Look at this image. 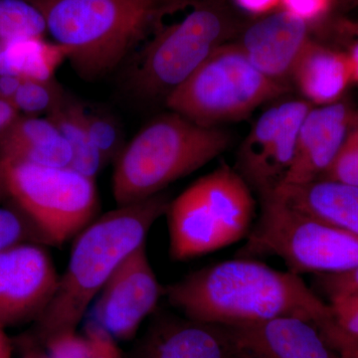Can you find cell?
Instances as JSON below:
<instances>
[{"label":"cell","mask_w":358,"mask_h":358,"mask_svg":"<svg viewBox=\"0 0 358 358\" xmlns=\"http://www.w3.org/2000/svg\"><path fill=\"white\" fill-rule=\"evenodd\" d=\"M43 15L47 33L65 47L87 82L119 70L166 16L197 0H27Z\"/></svg>","instance_id":"cell-2"},{"label":"cell","mask_w":358,"mask_h":358,"mask_svg":"<svg viewBox=\"0 0 358 358\" xmlns=\"http://www.w3.org/2000/svg\"><path fill=\"white\" fill-rule=\"evenodd\" d=\"M138 358H245L225 326L162 313L141 343Z\"/></svg>","instance_id":"cell-16"},{"label":"cell","mask_w":358,"mask_h":358,"mask_svg":"<svg viewBox=\"0 0 358 358\" xmlns=\"http://www.w3.org/2000/svg\"><path fill=\"white\" fill-rule=\"evenodd\" d=\"M336 0H281V8L312 23L327 13Z\"/></svg>","instance_id":"cell-28"},{"label":"cell","mask_w":358,"mask_h":358,"mask_svg":"<svg viewBox=\"0 0 358 358\" xmlns=\"http://www.w3.org/2000/svg\"><path fill=\"white\" fill-rule=\"evenodd\" d=\"M3 327V324L0 322V358H11V345Z\"/></svg>","instance_id":"cell-32"},{"label":"cell","mask_w":358,"mask_h":358,"mask_svg":"<svg viewBox=\"0 0 358 358\" xmlns=\"http://www.w3.org/2000/svg\"><path fill=\"white\" fill-rule=\"evenodd\" d=\"M338 353L343 358L358 357V343L343 346L338 350Z\"/></svg>","instance_id":"cell-34"},{"label":"cell","mask_w":358,"mask_h":358,"mask_svg":"<svg viewBox=\"0 0 358 358\" xmlns=\"http://www.w3.org/2000/svg\"><path fill=\"white\" fill-rule=\"evenodd\" d=\"M46 33L43 15L27 0H0V46Z\"/></svg>","instance_id":"cell-22"},{"label":"cell","mask_w":358,"mask_h":358,"mask_svg":"<svg viewBox=\"0 0 358 358\" xmlns=\"http://www.w3.org/2000/svg\"><path fill=\"white\" fill-rule=\"evenodd\" d=\"M69 143L72 150L70 169L96 179L99 173L107 166V160L94 145L85 127L79 101L67 95L64 101L46 115Z\"/></svg>","instance_id":"cell-21"},{"label":"cell","mask_w":358,"mask_h":358,"mask_svg":"<svg viewBox=\"0 0 358 358\" xmlns=\"http://www.w3.org/2000/svg\"><path fill=\"white\" fill-rule=\"evenodd\" d=\"M225 327L245 358H343L315 324L299 317Z\"/></svg>","instance_id":"cell-14"},{"label":"cell","mask_w":358,"mask_h":358,"mask_svg":"<svg viewBox=\"0 0 358 358\" xmlns=\"http://www.w3.org/2000/svg\"><path fill=\"white\" fill-rule=\"evenodd\" d=\"M2 188H1V179H0V192H1Z\"/></svg>","instance_id":"cell-37"},{"label":"cell","mask_w":358,"mask_h":358,"mask_svg":"<svg viewBox=\"0 0 358 358\" xmlns=\"http://www.w3.org/2000/svg\"><path fill=\"white\" fill-rule=\"evenodd\" d=\"M353 114L341 101L310 108L301 122L293 164L282 185H306L322 178L345 143Z\"/></svg>","instance_id":"cell-15"},{"label":"cell","mask_w":358,"mask_h":358,"mask_svg":"<svg viewBox=\"0 0 358 358\" xmlns=\"http://www.w3.org/2000/svg\"><path fill=\"white\" fill-rule=\"evenodd\" d=\"M258 220L240 258L277 256L289 272L341 274L358 268V237L289 206L275 195L260 199Z\"/></svg>","instance_id":"cell-7"},{"label":"cell","mask_w":358,"mask_h":358,"mask_svg":"<svg viewBox=\"0 0 358 358\" xmlns=\"http://www.w3.org/2000/svg\"><path fill=\"white\" fill-rule=\"evenodd\" d=\"M164 287L148 260L147 245L134 250L115 268L93 303L94 320L115 341H128L157 310Z\"/></svg>","instance_id":"cell-11"},{"label":"cell","mask_w":358,"mask_h":358,"mask_svg":"<svg viewBox=\"0 0 358 358\" xmlns=\"http://www.w3.org/2000/svg\"><path fill=\"white\" fill-rule=\"evenodd\" d=\"M66 96L64 89L54 79L49 81L23 80L13 103L18 112L37 117L40 114L48 115L64 101Z\"/></svg>","instance_id":"cell-25"},{"label":"cell","mask_w":358,"mask_h":358,"mask_svg":"<svg viewBox=\"0 0 358 358\" xmlns=\"http://www.w3.org/2000/svg\"><path fill=\"white\" fill-rule=\"evenodd\" d=\"M20 112L11 101L0 99V136L20 117Z\"/></svg>","instance_id":"cell-29"},{"label":"cell","mask_w":358,"mask_h":358,"mask_svg":"<svg viewBox=\"0 0 358 358\" xmlns=\"http://www.w3.org/2000/svg\"><path fill=\"white\" fill-rule=\"evenodd\" d=\"M338 27L341 32L358 37V21H341Z\"/></svg>","instance_id":"cell-33"},{"label":"cell","mask_w":358,"mask_h":358,"mask_svg":"<svg viewBox=\"0 0 358 358\" xmlns=\"http://www.w3.org/2000/svg\"><path fill=\"white\" fill-rule=\"evenodd\" d=\"M0 159L40 166L68 167L72 150L64 136L47 117H18L0 136Z\"/></svg>","instance_id":"cell-19"},{"label":"cell","mask_w":358,"mask_h":358,"mask_svg":"<svg viewBox=\"0 0 358 358\" xmlns=\"http://www.w3.org/2000/svg\"><path fill=\"white\" fill-rule=\"evenodd\" d=\"M85 127L94 145L107 160H115L122 152L127 143L119 120L108 110L93 105L80 102Z\"/></svg>","instance_id":"cell-23"},{"label":"cell","mask_w":358,"mask_h":358,"mask_svg":"<svg viewBox=\"0 0 358 358\" xmlns=\"http://www.w3.org/2000/svg\"><path fill=\"white\" fill-rule=\"evenodd\" d=\"M22 358H49L48 355L41 352H37V350H31L26 353L24 357Z\"/></svg>","instance_id":"cell-35"},{"label":"cell","mask_w":358,"mask_h":358,"mask_svg":"<svg viewBox=\"0 0 358 358\" xmlns=\"http://www.w3.org/2000/svg\"><path fill=\"white\" fill-rule=\"evenodd\" d=\"M333 324L322 333L336 352L358 343V292L339 294L329 298Z\"/></svg>","instance_id":"cell-24"},{"label":"cell","mask_w":358,"mask_h":358,"mask_svg":"<svg viewBox=\"0 0 358 358\" xmlns=\"http://www.w3.org/2000/svg\"><path fill=\"white\" fill-rule=\"evenodd\" d=\"M231 140L222 129L200 126L171 110L155 117L115 160V203H134L164 192L174 181L223 154Z\"/></svg>","instance_id":"cell-5"},{"label":"cell","mask_w":358,"mask_h":358,"mask_svg":"<svg viewBox=\"0 0 358 358\" xmlns=\"http://www.w3.org/2000/svg\"><path fill=\"white\" fill-rule=\"evenodd\" d=\"M348 57L350 61V72H352V81L358 83V41L350 47Z\"/></svg>","instance_id":"cell-31"},{"label":"cell","mask_w":358,"mask_h":358,"mask_svg":"<svg viewBox=\"0 0 358 358\" xmlns=\"http://www.w3.org/2000/svg\"><path fill=\"white\" fill-rule=\"evenodd\" d=\"M273 195L358 237V186L317 179L306 185H282Z\"/></svg>","instance_id":"cell-17"},{"label":"cell","mask_w":358,"mask_h":358,"mask_svg":"<svg viewBox=\"0 0 358 358\" xmlns=\"http://www.w3.org/2000/svg\"><path fill=\"white\" fill-rule=\"evenodd\" d=\"M224 1H227V2L230 1L231 2V1H232V0H224Z\"/></svg>","instance_id":"cell-38"},{"label":"cell","mask_w":358,"mask_h":358,"mask_svg":"<svg viewBox=\"0 0 358 358\" xmlns=\"http://www.w3.org/2000/svg\"><path fill=\"white\" fill-rule=\"evenodd\" d=\"M255 211L246 181L234 167L221 164L169 202V255L186 261L236 243L248 236Z\"/></svg>","instance_id":"cell-6"},{"label":"cell","mask_w":358,"mask_h":358,"mask_svg":"<svg viewBox=\"0 0 358 358\" xmlns=\"http://www.w3.org/2000/svg\"><path fill=\"white\" fill-rule=\"evenodd\" d=\"M286 92L287 85L265 76L233 41L214 52L164 103L195 124L219 128L248 117Z\"/></svg>","instance_id":"cell-9"},{"label":"cell","mask_w":358,"mask_h":358,"mask_svg":"<svg viewBox=\"0 0 358 358\" xmlns=\"http://www.w3.org/2000/svg\"><path fill=\"white\" fill-rule=\"evenodd\" d=\"M171 200L164 192L134 203L117 205L75 237L57 289L37 320L44 343L76 331L115 268L145 243L154 224L166 215Z\"/></svg>","instance_id":"cell-3"},{"label":"cell","mask_w":358,"mask_h":358,"mask_svg":"<svg viewBox=\"0 0 358 358\" xmlns=\"http://www.w3.org/2000/svg\"><path fill=\"white\" fill-rule=\"evenodd\" d=\"M0 179L43 244L62 246L96 218L95 179L70 167L0 159Z\"/></svg>","instance_id":"cell-8"},{"label":"cell","mask_w":358,"mask_h":358,"mask_svg":"<svg viewBox=\"0 0 358 358\" xmlns=\"http://www.w3.org/2000/svg\"><path fill=\"white\" fill-rule=\"evenodd\" d=\"M320 179L358 186V110L353 114L345 143L336 159Z\"/></svg>","instance_id":"cell-26"},{"label":"cell","mask_w":358,"mask_h":358,"mask_svg":"<svg viewBox=\"0 0 358 358\" xmlns=\"http://www.w3.org/2000/svg\"><path fill=\"white\" fill-rule=\"evenodd\" d=\"M235 39L257 69L278 83L287 85L310 42V23L281 8L244 23Z\"/></svg>","instance_id":"cell-13"},{"label":"cell","mask_w":358,"mask_h":358,"mask_svg":"<svg viewBox=\"0 0 358 358\" xmlns=\"http://www.w3.org/2000/svg\"><path fill=\"white\" fill-rule=\"evenodd\" d=\"M355 358H358V357H355Z\"/></svg>","instance_id":"cell-39"},{"label":"cell","mask_w":358,"mask_h":358,"mask_svg":"<svg viewBox=\"0 0 358 358\" xmlns=\"http://www.w3.org/2000/svg\"><path fill=\"white\" fill-rule=\"evenodd\" d=\"M310 108L303 100L272 106L259 117L239 148L234 169L259 199L274 194L284 183L293 164L301 122Z\"/></svg>","instance_id":"cell-10"},{"label":"cell","mask_w":358,"mask_h":358,"mask_svg":"<svg viewBox=\"0 0 358 358\" xmlns=\"http://www.w3.org/2000/svg\"><path fill=\"white\" fill-rule=\"evenodd\" d=\"M23 79L13 75H0V99L11 101L17 93Z\"/></svg>","instance_id":"cell-30"},{"label":"cell","mask_w":358,"mask_h":358,"mask_svg":"<svg viewBox=\"0 0 358 358\" xmlns=\"http://www.w3.org/2000/svg\"><path fill=\"white\" fill-rule=\"evenodd\" d=\"M336 1L345 6H352L358 3V0H336Z\"/></svg>","instance_id":"cell-36"},{"label":"cell","mask_w":358,"mask_h":358,"mask_svg":"<svg viewBox=\"0 0 358 358\" xmlns=\"http://www.w3.org/2000/svg\"><path fill=\"white\" fill-rule=\"evenodd\" d=\"M243 25L227 1L197 0L183 20L162 25L122 65V95L141 106L166 102Z\"/></svg>","instance_id":"cell-4"},{"label":"cell","mask_w":358,"mask_h":358,"mask_svg":"<svg viewBox=\"0 0 358 358\" xmlns=\"http://www.w3.org/2000/svg\"><path fill=\"white\" fill-rule=\"evenodd\" d=\"M59 278L51 257L38 244L25 242L0 252V322L38 320L53 299Z\"/></svg>","instance_id":"cell-12"},{"label":"cell","mask_w":358,"mask_h":358,"mask_svg":"<svg viewBox=\"0 0 358 358\" xmlns=\"http://www.w3.org/2000/svg\"><path fill=\"white\" fill-rule=\"evenodd\" d=\"M164 296L188 319L221 326L294 317L322 333L333 324L329 303L301 275L251 258L238 257L189 273L164 287Z\"/></svg>","instance_id":"cell-1"},{"label":"cell","mask_w":358,"mask_h":358,"mask_svg":"<svg viewBox=\"0 0 358 358\" xmlns=\"http://www.w3.org/2000/svg\"><path fill=\"white\" fill-rule=\"evenodd\" d=\"M65 47L44 37L14 40L0 46V75L23 80L49 81L59 66L68 59Z\"/></svg>","instance_id":"cell-20"},{"label":"cell","mask_w":358,"mask_h":358,"mask_svg":"<svg viewBox=\"0 0 358 358\" xmlns=\"http://www.w3.org/2000/svg\"><path fill=\"white\" fill-rule=\"evenodd\" d=\"M291 79L310 103L338 102L352 81L348 54L310 39L294 65Z\"/></svg>","instance_id":"cell-18"},{"label":"cell","mask_w":358,"mask_h":358,"mask_svg":"<svg viewBox=\"0 0 358 358\" xmlns=\"http://www.w3.org/2000/svg\"><path fill=\"white\" fill-rule=\"evenodd\" d=\"M28 239L42 243L39 235L20 211L0 207V252Z\"/></svg>","instance_id":"cell-27"}]
</instances>
